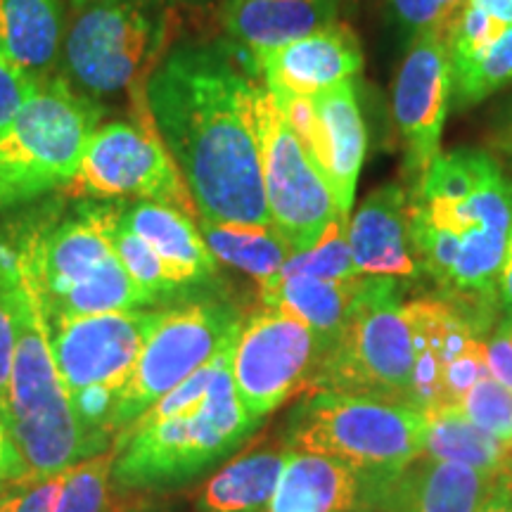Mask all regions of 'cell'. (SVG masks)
Returning <instances> with one entry per match:
<instances>
[{"mask_svg": "<svg viewBox=\"0 0 512 512\" xmlns=\"http://www.w3.org/2000/svg\"><path fill=\"white\" fill-rule=\"evenodd\" d=\"M247 67L226 46H178L147 76L145 102L200 219L273 226L256 126L261 81Z\"/></svg>", "mask_w": 512, "mask_h": 512, "instance_id": "6da1fadb", "label": "cell"}, {"mask_svg": "<svg viewBox=\"0 0 512 512\" xmlns=\"http://www.w3.org/2000/svg\"><path fill=\"white\" fill-rule=\"evenodd\" d=\"M413 252L448 302L489 325L512 233V183L482 150L434 159L408 190Z\"/></svg>", "mask_w": 512, "mask_h": 512, "instance_id": "7a4b0ae2", "label": "cell"}, {"mask_svg": "<svg viewBox=\"0 0 512 512\" xmlns=\"http://www.w3.org/2000/svg\"><path fill=\"white\" fill-rule=\"evenodd\" d=\"M124 204L83 200L72 211H38L0 233V268L34 283L48 325L60 318L155 304L114 249Z\"/></svg>", "mask_w": 512, "mask_h": 512, "instance_id": "3957f363", "label": "cell"}, {"mask_svg": "<svg viewBox=\"0 0 512 512\" xmlns=\"http://www.w3.org/2000/svg\"><path fill=\"white\" fill-rule=\"evenodd\" d=\"M233 347L117 434L112 482L119 489H169L188 482L245 444L259 427L235 389Z\"/></svg>", "mask_w": 512, "mask_h": 512, "instance_id": "277c9868", "label": "cell"}, {"mask_svg": "<svg viewBox=\"0 0 512 512\" xmlns=\"http://www.w3.org/2000/svg\"><path fill=\"white\" fill-rule=\"evenodd\" d=\"M8 290L17 342L10 375V432L27 460L31 479H46L72 470L102 448L83 432L72 399L57 370L46 313L27 275Z\"/></svg>", "mask_w": 512, "mask_h": 512, "instance_id": "5b68a950", "label": "cell"}, {"mask_svg": "<svg viewBox=\"0 0 512 512\" xmlns=\"http://www.w3.org/2000/svg\"><path fill=\"white\" fill-rule=\"evenodd\" d=\"M427 413L408 401L309 392L287 422L285 444L356 465L392 482L425 453Z\"/></svg>", "mask_w": 512, "mask_h": 512, "instance_id": "8992f818", "label": "cell"}, {"mask_svg": "<svg viewBox=\"0 0 512 512\" xmlns=\"http://www.w3.org/2000/svg\"><path fill=\"white\" fill-rule=\"evenodd\" d=\"M100 107L64 76L41 83L15 121L0 131V214L67 188L100 124Z\"/></svg>", "mask_w": 512, "mask_h": 512, "instance_id": "52a82bcc", "label": "cell"}, {"mask_svg": "<svg viewBox=\"0 0 512 512\" xmlns=\"http://www.w3.org/2000/svg\"><path fill=\"white\" fill-rule=\"evenodd\" d=\"M169 38L162 0H72L62 57L88 98L138 93Z\"/></svg>", "mask_w": 512, "mask_h": 512, "instance_id": "ba28073f", "label": "cell"}, {"mask_svg": "<svg viewBox=\"0 0 512 512\" xmlns=\"http://www.w3.org/2000/svg\"><path fill=\"white\" fill-rule=\"evenodd\" d=\"M411 384L413 335L406 302H401V283L375 275L366 302L323 356L309 392L368 394L411 403Z\"/></svg>", "mask_w": 512, "mask_h": 512, "instance_id": "9c48e42d", "label": "cell"}, {"mask_svg": "<svg viewBox=\"0 0 512 512\" xmlns=\"http://www.w3.org/2000/svg\"><path fill=\"white\" fill-rule=\"evenodd\" d=\"M138 107L143 112L140 121H112L95 128L79 169L64 190L76 200L169 204L197 221L200 214L188 183L152 124L145 95Z\"/></svg>", "mask_w": 512, "mask_h": 512, "instance_id": "30bf717a", "label": "cell"}, {"mask_svg": "<svg viewBox=\"0 0 512 512\" xmlns=\"http://www.w3.org/2000/svg\"><path fill=\"white\" fill-rule=\"evenodd\" d=\"M242 320L245 318L235 306L214 299H197L162 309L121 392L114 418L117 434L192 373L233 347Z\"/></svg>", "mask_w": 512, "mask_h": 512, "instance_id": "8fae6325", "label": "cell"}, {"mask_svg": "<svg viewBox=\"0 0 512 512\" xmlns=\"http://www.w3.org/2000/svg\"><path fill=\"white\" fill-rule=\"evenodd\" d=\"M328 342L304 320L264 306L242 320L233 347V380L247 415L261 425L275 408L309 392Z\"/></svg>", "mask_w": 512, "mask_h": 512, "instance_id": "7c38bea8", "label": "cell"}, {"mask_svg": "<svg viewBox=\"0 0 512 512\" xmlns=\"http://www.w3.org/2000/svg\"><path fill=\"white\" fill-rule=\"evenodd\" d=\"M256 126L271 223L290 240L294 252H304L332 221L344 216L339 214L323 171L313 162L302 138L287 124L264 83L256 95Z\"/></svg>", "mask_w": 512, "mask_h": 512, "instance_id": "4fadbf2b", "label": "cell"}, {"mask_svg": "<svg viewBox=\"0 0 512 512\" xmlns=\"http://www.w3.org/2000/svg\"><path fill=\"white\" fill-rule=\"evenodd\" d=\"M273 100L330 183L339 214L349 219L368 150L366 121L354 81L337 83L313 98L273 95Z\"/></svg>", "mask_w": 512, "mask_h": 512, "instance_id": "5bb4252c", "label": "cell"}, {"mask_svg": "<svg viewBox=\"0 0 512 512\" xmlns=\"http://www.w3.org/2000/svg\"><path fill=\"white\" fill-rule=\"evenodd\" d=\"M162 309L60 318L48 325L67 394L91 384H126Z\"/></svg>", "mask_w": 512, "mask_h": 512, "instance_id": "9a60e30c", "label": "cell"}, {"mask_svg": "<svg viewBox=\"0 0 512 512\" xmlns=\"http://www.w3.org/2000/svg\"><path fill=\"white\" fill-rule=\"evenodd\" d=\"M453 98L451 57L437 31L415 36L394 81V119L403 140V162L411 185L441 155V133Z\"/></svg>", "mask_w": 512, "mask_h": 512, "instance_id": "2e32d148", "label": "cell"}, {"mask_svg": "<svg viewBox=\"0 0 512 512\" xmlns=\"http://www.w3.org/2000/svg\"><path fill=\"white\" fill-rule=\"evenodd\" d=\"M453 98L463 105L512 83V0H463L446 34Z\"/></svg>", "mask_w": 512, "mask_h": 512, "instance_id": "e0dca14e", "label": "cell"}, {"mask_svg": "<svg viewBox=\"0 0 512 512\" xmlns=\"http://www.w3.org/2000/svg\"><path fill=\"white\" fill-rule=\"evenodd\" d=\"M254 74L273 95H313L351 81L363 69V50L347 24L330 27L285 43L252 64Z\"/></svg>", "mask_w": 512, "mask_h": 512, "instance_id": "ac0fdd59", "label": "cell"}, {"mask_svg": "<svg viewBox=\"0 0 512 512\" xmlns=\"http://www.w3.org/2000/svg\"><path fill=\"white\" fill-rule=\"evenodd\" d=\"M406 313L413 335L411 403L430 411L444 406L446 370L484 342L486 328L444 297L413 299L406 302Z\"/></svg>", "mask_w": 512, "mask_h": 512, "instance_id": "d6986e66", "label": "cell"}, {"mask_svg": "<svg viewBox=\"0 0 512 512\" xmlns=\"http://www.w3.org/2000/svg\"><path fill=\"white\" fill-rule=\"evenodd\" d=\"M387 484L344 460L292 448L268 512H377Z\"/></svg>", "mask_w": 512, "mask_h": 512, "instance_id": "ffe728a7", "label": "cell"}, {"mask_svg": "<svg viewBox=\"0 0 512 512\" xmlns=\"http://www.w3.org/2000/svg\"><path fill=\"white\" fill-rule=\"evenodd\" d=\"M351 259L361 275L415 278L420 273L408 221V190L387 183L370 192L347 226Z\"/></svg>", "mask_w": 512, "mask_h": 512, "instance_id": "44dd1931", "label": "cell"}, {"mask_svg": "<svg viewBox=\"0 0 512 512\" xmlns=\"http://www.w3.org/2000/svg\"><path fill=\"white\" fill-rule=\"evenodd\" d=\"M496 482L477 467L420 456L384 486L377 512H479Z\"/></svg>", "mask_w": 512, "mask_h": 512, "instance_id": "7402d4cb", "label": "cell"}, {"mask_svg": "<svg viewBox=\"0 0 512 512\" xmlns=\"http://www.w3.org/2000/svg\"><path fill=\"white\" fill-rule=\"evenodd\" d=\"M339 0H226L223 29L252 64L285 46L337 22Z\"/></svg>", "mask_w": 512, "mask_h": 512, "instance_id": "603a6c76", "label": "cell"}, {"mask_svg": "<svg viewBox=\"0 0 512 512\" xmlns=\"http://www.w3.org/2000/svg\"><path fill=\"white\" fill-rule=\"evenodd\" d=\"M121 221L155 249L183 292L216 275V256L209 252L197 221L181 209L140 200L121 207Z\"/></svg>", "mask_w": 512, "mask_h": 512, "instance_id": "cb8c5ba5", "label": "cell"}, {"mask_svg": "<svg viewBox=\"0 0 512 512\" xmlns=\"http://www.w3.org/2000/svg\"><path fill=\"white\" fill-rule=\"evenodd\" d=\"M375 275H356L349 280L273 278L259 285L261 304L287 311L304 320L332 347L349 320L366 302Z\"/></svg>", "mask_w": 512, "mask_h": 512, "instance_id": "d4e9b609", "label": "cell"}, {"mask_svg": "<svg viewBox=\"0 0 512 512\" xmlns=\"http://www.w3.org/2000/svg\"><path fill=\"white\" fill-rule=\"evenodd\" d=\"M62 0H0V55L46 81L62 55Z\"/></svg>", "mask_w": 512, "mask_h": 512, "instance_id": "484cf974", "label": "cell"}, {"mask_svg": "<svg viewBox=\"0 0 512 512\" xmlns=\"http://www.w3.org/2000/svg\"><path fill=\"white\" fill-rule=\"evenodd\" d=\"M290 453L283 441L233 458L204 484L195 512H268Z\"/></svg>", "mask_w": 512, "mask_h": 512, "instance_id": "4316f807", "label": "cell"}, {"mask_svg": "<svg viewBox=\"0 0 512 512\" xmlns=\"http://www.w3.org/2000/svg\"><path fill=\"white\" fill-rule=\"evenodd\" d=\"M425 413L427 437L422 456L470 465L496 477L508 472L512 446L503 444L494 434L475 425L460 408V403H456V406H437Z\"/></svg>", "mask_w": 512, "mask_h": 512, "instance_id": "83f0119b", "label": "cell"}, {"mask_svg": "<svg viewBox=\"0 0 512 512\" xmlns=\"http://www.w3.org/2000/svg\"><path fill=\"white\" fill-rule=\"evenodd\" d=\"M197 226L216 261L252 275L259 285L278 275L294 254L290 240L273 226L216 223L207 219H197Z\"/></svg>", "mask_w": 512, "mask_h": 512, "instance_id": "f1b7e54d", "label": "cell"}, {"mask_svg": "<svg viewBox=\"0 0 512 512\" xmlns=\"http://www.w3.org/2000/svg\"><path fill=\"white\" fill-rule=\"evenodd\" d=\"M347 219H335L325 233L304 252H294L287 264L273 278H316V280H349L361 275L351 259ZM271 278V280H273ZM268 283V280H266Z\"/></svg>", "mask_w": 512, "mask_h": 512, "instance_id": "f546056e", "label": "cell"}, {"mask_svg": "<svg viewBox=\"0 0 512 512\" xmlns=\"http://www.w3.org/2000/svg\"><path fill=\"white\" fill-rule=\"evenodd\" d=\"M114 249H117V256L121 266L126 268V273L131 275L133 283H136L140 290H143L152 302H166V299H174L183 290L176 285V280L171 278L169 271H166L164 261L159 259L155 249H152L147 242L140 238L136 230H131L124 221L114 228Z\"/></svg>", "mask_w": 512, "mask_h": 512, "instance_id": "4dcf8cb0", "label": "cell"}, {"mask_svg": "<svg viewBox=\"0 0 512 512\" xmlns=\"http://www.w3.org/2000/svg\"><path fill=\"white\" fill-rule=\"evenodd\" d=\"M117 451H107L76 463L64 482L62 501L57 512H107L112 505V467Z\"/></svg>", "mask_w": 512, "mask_h": 512, "instance_id": "1f68e13d", "label": "cell"}, {"mask_svg": "<svg viewBox=\"0 0 512 512\" xmlns=\"http://www.w3.org/2000/svg\"><path fill=\"white\" fill-rule=\"evenodd\" d=\"M460 408L475 425L512 446V389L503 387L496 377L484 375L463 396Z\"/></svg>", "mask_w": 512, "mask_h": 512, "instance_id": "d6a6232c", "label": "cell"}, {"mask_svg": "<svg viewBox=\"0 0 512 512\" xmlns=\"http://www.w3.org/2000/svg\"><path fill=\"white\" fill-rule=\"evenodd\" d=\"M43 81L22 72L15 64L0 55V131H5L24 105L34 98V93L41 88Z\"/></svg>", "mask_w": 512, "mask_h": 512, "instance_id": "836d02e7", "label": "cell"}, {"mask_svg": "<svg viewBox=\"0 0 512 512\" xmlns=\"http://www.w3.org/2000/svg\"><path fill=\"white\" fill-rule=\"evenodd\" d=\"M67 475L69 470L46 479H27L22 491L3 498L0 512H57Z\"/></svg>", "mask_w": 512, "mask_h": 512, "instance_id": "e575fe53", "label": "cell"}, {"mask_svg": "<svg viewBox=\"0 0 512 512\" xmlns=\"http://www.w3.org/2000/svg\"><path fill=\"white\" fill-rule=\"evenodd\" d=\"M15 342V316H12L8 290L0 285V415H3L5 422H10V375L12 358H15Z\"/></svg>", "mask_w": 512, "mask_h": 512, "instance_id": "d590c367", "label": "cell"}, {"mask_svg": "<svg viewBox=\"0 0 512 512\" xmlns=\"http://www.w3.org/2000/svg\"><path fill=\"white\" fill-rule=\"evenodd\" d=\"M389 5H392L401 29L411 34V41L427 31H437L446 38L439 0H389Z\"/></svg>", "mask_w": 512, "mask_h": 512, "instance_id": "8d00e7d4", "label": "cell"}, {"mask_svg": "<svg viewBox=\"0 0 512 512\" xmlns=\"http://www.w3.org/2000/svg\"><path fill=\"white\" fill-rule=\"evenodd\" d=\"M107 512H185V505L181 498L164 494V489H147L114 496Z\"/></svg>", "mask_w": 512, "mask_h": 512, "instance_id": "74e56055", "label": "cell"}, {"mask_svg": "<svg viewBox=\"0 0 512 512\" xmlns=\"http://www.w3.org/2000/svg\"><path fill=\"white\" fill-rule=\"evenodd\" d=\"M486 363H489V375L496 377L503 387L512 389V320L496 330V335L486 342Z\"/></svg>", "mask_w": 512, "mask_h": 512, "instance_id": "f35d334b", "label": "cell"}, {"mask_svg": "<svg viewBox=\"0 0 512 512\" xmlns=\"http://www.w3.org/2000/svg\"><path fill=\"white\" fill-rule=\"evenodd\" d=\"M31 479V470L19 451L15 437H12L8 422L0 415V482H27Z\"/></svg>", "mask_w": 512, "mask_h": 512, "instance_id": "ab89813d", "label": "cell"}, {"mask_svg": "<svg viewBox=\"0 0 512 512\" xmlns=\"http://www.w3.org/2000/svg\"><path fill=\"white\" fill-rule=\"evenodd\" d=\"M479 512H512V477L501 475Z\"/></svg>", "mask_w": 512, "mask_h": 512, "instance_id": "60d3db41", "label": "cell"}, {"mask_svg": "<svg viewBox=\"0 0 512 512\" xmlns=\"http://www.w3.org/2000/svg\"><path fill=\"white\" fill-rule=\"evenodd\" d=\"M498 302H501L508 320H512V249L505 252L501 278H498Z\"/></svg>", "mask_w": 512, "mask_h": 512, "instance_id": "b9f144b4", "label": "cell"}, {"mask_svg": "<svg viewBox=\"0 0 512 512\" xmlns=\"http://www.w3.org/2000/svg\"><path fill=\"white\" fill-rule=\"evenodd\" d=\"M491 143H494L496 150H501L505 155L512 157V114L498 126V131L491 136Z\"/></svg>", "mask_w": 512, "mask_h": 512, "instance_id": "7bdbcfd3", "label": "cell"}, {"mask_svg": "<svg viewBox=\"0 0 512 512\" xmlns=\"http://www.w3.org/2000/svg\"><path fill=\"white\" fill-rule=\"evenodd\" d=\"M439 5H441V17H444V29L448 34V27H451L453 17H456L460 5H463V0H439Z\"/></svg>", "mask_w": 512, "mask_h": 512, "instance_id": "ee69618b", "label": "cell"}, {"mask_svg": "<svg viewBox=\"0 0 512 512\" xmlns=\"http://www.w3.org/2000/svg\"><path fill=\"white\" fill-rule=\"evenodd\" d=\"M505 475L512 477V460H510V467H508V472H505Z\"/></svg>", "mask_w": 512, "mask_h": 512, "instance_id": "f6af8a7d", "label": "cell"}, {"mask_svg": "<svg viewBox=\"0 0 512 512\" xmlns=\"http://www.w3.org/2000/svg\"><path fill=\"white\" fill-rule=\"evenodd\" d=\"M508 249H512V233H510V242H508Z\"/></svg>", "mask_w": 512, "mask_h": 512, "instance_id": "bcb514c9", "label": "cell"}, {"mask_svg": "<svg viewBox=\"0 0 512 512\" xmlns=\"http://www.w3.org/2000/svg\"><path fill=\"white\" fill-rule=\"evenodd\" d=\"M0 503H3V498H0Z\"/></svg>", "mask_w": 512, "mask_h": 512, "instance_id": "7dc6e473", "label": "cell"}]
</instances>
